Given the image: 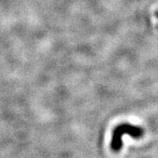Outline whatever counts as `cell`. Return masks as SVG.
<instances>
[{
    "mask_svg": "<svg viewBox=\"0 0 158 158\" xmlns=\"http://www.w3.org/2000/svg\"><path fill=\"white\" fill-rule=\"evenodd\" d=\"M125 135H128L135 139H138L143 136L144 131L141 127L128 124V123H122V124L118 125L113 129V137H112V141H111V148L113 151L118 152L121 149V148L123 146L122 136Z\"/></svg>",
    "mask_w": 158,
    "mask_h": 158,
    "instance_id": "1",
    "label": "cell"
},
{
    "mask_svg": "<svg viewBox=\"0 0 158 158\" xmlns=\"http://www.w3.org/2000/svg\"><path fill=\"white\" fill-rule=\"evenodd\" d=\"M156 16H157V18H158V13H157V14H156Z\"/></svg>",
    "mask_w": 158,
    "mask_h": 158,
    "instance_id": "2",
    "label": "cell"
}]
</instances>
